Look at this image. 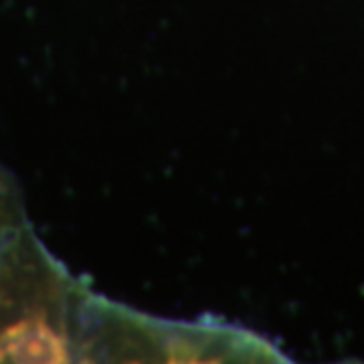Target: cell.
<instances>
[{"label":"cell","mask_w":364,"mask_h":364,"mask_svg":"<svg viewBox=\"0 0 364 364\" xmlns=\"http://www.w3.org/2000/svg\"><path fill=\"white\" fill-rule=\"evenodd\" d=\"M2 241L4 239H0V275H2Z\"/></svg>","instance_id":"4"},{"label":"cell","mask_w":364,"mask_h":364,"mask_svg":"<svg viewBox=\"0 0 364 364\" xmlns=\"http://www.w3.org/2000/svg\"><path fill=\"white\" fill-rule=\"evenodd\" d=\"M91 289L26 225L2 241L0 363H79Z\"/></svg>","instance_id":"1"},{"label":"cell","mask_w":364,"mask_h":364,"mask_svg":"<svg viewBox=\"0 0 364 364\" xmlns=\"http://www.w3.org/2000/svg\"><path fill=\"white\" fill-rule=\"evenodd\" d=\"M287 363L267 338L223 320H168L93 291L83 363Z\"/></svg>","instance_id":"2"},{"label":"cell","mask_w":364,"mask_h":364,"mask_svg":"<svg viewBox=\"0 0 364 364\" xmlns=\"http://www.w3.org/2000/svg\"><path fill=\"white\" fill-rule=\"evenodd\" d=\"M28 225L25 200L13 174L0 164V239H6Z\"/></svg>","instance_id":"3"}]
</instances>
